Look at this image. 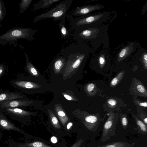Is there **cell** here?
<instances>
[{
    "label": "cell",
    "mask_w": 147,
    "mask_h": 147,
    "mask_svg": "<svg viewBox=\"0 0 147 147\" xmlns=\"http://www.w3.org/2000/svg\"><path fill=\"white\" fill-rule=\"evenodd\" d=\"M89 51L88 46L83 42L69 45L60 52L66 60L63 76H66L78 69L87 58Z\"/></svg>",
    "instance_id": "cell-1"
},
{
    "label": "cell",
    "mask_w": 147,
    "mask_h": 147,
    "mask_svg": "<svg viewBox=\"0 0 147 147\" xmlns=\"http://www.w3.org/2000/svg\"><path fill=\"white\" fill-rule=\"evenodd\" d=\"M110 14L108 12H100L71 18L69 24L76 31L90 28H98L107 21Z\"/></svg>",
    "instance_id": "cell-2"
},
{
    "label": "cell",
    "mask_w": 147,
    "mask_h": 147,
    "mask_svg": "<svg viewBox=\"0 0 147 147\" xmlns=\"http://www.w3.org/2000/svg\"><path fill=\"white\" fill-rule=\"evenodd\" d=\"M38 31L28 28L10 29L0 36V44L4 45L9 43L16 46L18 40L23 39L31 41L35 39L33 36Z\"/></svg>",
    "instance_id": "cell-3"
},
{
    "label": "cell",
    "mask_w": 147,
    "mask_h": 147,
    "mask_svg": "<svg viewBox=\"0 0 147 147\" xmlns=\"http://www.w3.org/2000/svg\"><path fill=\"white\" fill-rule=\"evenodd\" d=\"M73 0H64L50 10L35 16L33 21L36 22L41 20L52 18L54 21H60L65 18L67 12L73 3Z\"/></svg>",
    "instance_id": "cell-4"
},
{
    "label": "cell",
    "mask_w": 147,
    "mask_h": 147,
    "mask_svg": "<svg viewBox=\"0 0 147 147\" xmlns=\"http://www.w3.org/2000/svg\"><path fill=\"white\" fill-rule=\"evenodd\" d=\"M117 118L114 114L110 115L105 122L103 127L101 138L102 142L109 140L116 135L115 129Z\"/></svg>",
    "instance_id": "cell-5"
},
{
    "label": "cell",
    "mask_w": 147,
    "mask_h": 147,
    "mask_svg": "<svg viewBox=\"0 0 147 147\" xmlns=\"http://www.w3.org/2000/svg\"><path fill=\"white\" fill-rule=\"evenodd\" d=\"M98 28H90L78 30L73 34V39L78 42L89 41L96 37L99 33L100 29Z\"/></svg>",
    "instance_id": "cell-6"
},
{
    "label": "cell",
    "mask_w": 147,
    "mask_h": 147,
    "mask_svg": "<svg viewBox=\"0 0 147 147\" xmlns=\"http://www.w3.org/2000/svg\"><path fill=\"white\" fill-rule=\"evenodd\" d=\"M104 7V6L100 4L78 6L72 11L71 15L74 16H82L91 14L94 11L101 9Z\"/></svg>",
    "instance_id": "cell-7"
},
{
    "label": "cell",
    "mask_w": 147,
    "mask_h": 147,
    "mask_svg": "<svg viewBox=\"0 0 147 147\" xmlns=\"http://www.w3.org/2000/svg\"><path fill=\"white\" fill-rule=\"evenodd\" d=\"M6 114L12 119L19 122H22V119L29 116L33 113L18 108H6L3 109Z\"/></svg>",
    "instance_id": "cell-8"
},
{
    "label": "cell",
    "mask_w": 147,
    "mask_h": 147,
    "mask_svg": "<svg viewBox=\"0 0 147 147\" xmlns=\"http://www.w3.org/2000/svg\"><path fill=\"white\" fill-rule=\"evenodd\" d=\"M101 121V119L98 116L90 115L85 117L83 123L88 130L95 132Z\"/></svg>",
    "instance_id": "cell-9"
},
{
    "label": "cell",
    "mask_w": 147,
    "mask_h": 147,
    "mask_svg": "<svg viewBox=\"0 0 147 147\" xmlns=\"http://www.w3.org/2000/svg\"><path fill=\"white\" fill-rule=\"evenodd\" d=\"M33 102L32 101L17 99L0 102V106L3 109L6 108H19L28 106Z\"/></svg>",
    "instance_id": "cell-10"
},
{
    "label": "cell",
    "mask_w": 147,
    "mask_h": 147,
    "mask_svg": "<svg viewBox=\"0 0 147 147\" xmlns=\"http://www.w3.org/2000/svg\"><path fill=\"white\" fill-rule=\"evenodd\" d=\"M11 82L13 87L21 90L36 89L41 87V86L38 84L20 79L13 80L11 81Z\"/></svg>",
    "instance_id": "cell-11"
},
{
    "label": "cell",
    "mask_w": 147,
    "mask_h": 147,
    "mask_svg": "<svg viewBox=\"0 0 147 147\" xmlns=\"http://www.w3.org/2000/svg\"><path fill=\"white\" fill-rule=\"evenodd\" d=\"M0 128L7 130H13L24 134V131L19 127L10 122L2 113H0Z\"/></svg>",
    "instance_id": "cell-12"
},
{
    "label": "cell",
    "mask_w": 147,
    "mask_h": 147,
    "mask_svg": "<svg viewBox=\"0 0 147 147\" xmlns=\"http://www.w3.org/2000/svg\"><path fill=\"white\" fill-rule=\"evenodd\" d=\"M132 84L131 89L134 95L147 97V89L140 81L136 79Z\"/></svg>",
    "instance_id": "cell-13"
},
{
    "label": "cell",
    "mask_w": 147,
    "mask_h": 147,
    "mask_svg": "<svg viewBox=\"0 0 147 147\" xmlns=\"http://www.w3.org/2000/svg\"><path fill=\"white\" fill-rule=\"evenodd\" d=\"M66 60L65 58L59 53L55 57L53 62V67L55 74H58L65 67Z\"/></svg>",
    "instance_id": "cell-14"
},
{
    "label": "cell",
    "mask_w": 147,
    "mask_h": 147,
    "mask_svg": "<svg viewBox=\"0 0 147 147\" xmlns=\"http://www.w3.org/2000/svg\"><path fill=\"white\" fill-rule=\"evenodd\" d=\"M61 1V0H40L34 5L33 9L35 11L39 9L48 8L55 3Z\"/></svg>",
    "instance_id": "cell-15"
},
{
    "label": "cell",
    "mask_w": 147,
    "mask_h": 147,
    "mask_svg": "<svg viewBox=\"0 0 147 147\" xmlns=\"http://www.w3.org/2000/svg\"><path fill=\"white\" fill-rule=\"evenodd\" d=\"M23 97L22 95L19 93L5 92L0 94V102L18 99Z\"/></svg>",
    "instance_id": "cell-16"
},
{
    "label": "cell",
    "mask_w": 147,
    "mask_h": 147,
    "mask_svg": "<svg viewBox=\"0 0 147 147\" xmlns=\"http://www.w3.org/2000/svg\"><path fill=\"white\" fill-rule=\"evenodd\" d=\"M65 22V18H64L60 21L58 24L61 37L64 39L73 36V34L71 33L66 27Z\"/></svg>",
    "instance_id": "cell-17"
},
{
    "label": "cell",
    "mask_w": 147,
    "mask_h": 147,
    "mask_svg": "<svg viewBox=\"0 0 147 147\" xmlns=\"http://www.w3.org/2000/svg\"><path fill=\"white\" fill-rule=\"evenodd\" d=\"M55 110L62 124L64 125L68 120V117L60 104H57L55 106Z\"/></svg>",
    "instance_id": "cell-18"
},
{
    "label": "cell",
    "mask_w": 147,
    "mask_h": 147,
    "mask_svg": "<svg viewBox=\"0 0 147 147\" xmlns=\"http://www.w3.org/2000/svg\"><path fill=\"white\" fill-rule=\"evenodd\" d=\"M24 53L26 59V69L32 76L35 77L39 76V74L38 71L30 61L28 55L26 53Z\"/></svg>",
    "instance_id": "cell-19"
},
{
    "label": "cell",
    "mask_w": 147,
    "mask_h": 147,
    "mask_svg": "<svg viewBox=\"0 0 147 147\" xmlns=\"http://www.w3.org/2000/svg\"><path fill=\"white\" fill-rule=\"evenodd\" d=\"M135 144L133 143L129 144L125 142H115L102 146H98L96 147H135Z\"/></svg>",
    "instance_id": "cell-20"
},
{
    "label": "cell",
    "mask_w": 147,
    "mask_h": 147,
    "mask_svg": "<svg viewBox=\"0 0 147 147\" xmlns=\"http://www.w3.org/2000/svg\"><path fill=\"white\" fill-rule=\"evenodd\" d=\"M133 116L135 119L137 127L138 132L143 135L147 134V125L140 119L136 116Z\"/></svg>",
    "instance_id": "cell-21"
},
{
    "label": "cell",
    "mask_w": 147,
    "mask_h": 147,
    "mask_svg": "<svg viewBox=\"0 0 147 147\" xmlns=\"http://www.w3.org/2000/svg\"><path fill=\"white\" fill-rule=\"evenodd\" d=\"M131 46H127L123 49L118 55V61H120L126 58L131 53Z\"/></svg>",
    "instance_id": "cell-22"
},
{
    "label": "cell",
    "mask_w": 147,
    "mask_h": 147,
    "mask_svg": "<svg viewBox=\"0 0 147 147\" xmlns=\"http://www.w3.org/2000/svg\"><path fill=\"white\" fill-rule=\"evenodd\" d=\"M33 0H22L19 4L20 10L19 12L20 14L22 13L27 10Z\"/></svg>",
    "instance_id": "cell-23"
},
{
    "label": "cell",
    "mask_w": 147,
    "mask_h": 147,
    "mask_svg": "<svg viewBox=\"0 0 147 147\" xmlns=\"http://www.w3.org/2000/svg\"><path fill=\"white\" fill-rule=\"evenodd\" d=\"M124 74V71H122L119 73L113 79L110 83V86L112 87L116 86L122 79Z\"/></svg>",
    "instance_id": "cell-24"
},
{
    "label": "cell",
    "mask_w": 147,
    "mask_h": 147,
    "mask_svg": "<svg viewBox=\"0 0 147 147\" xmlns=\"http://www.w3.org/2000/svg\"><path fill=\"white\" fill-rule=\"evenodd\" d=\"M48 112L52 123L56 127H60L58 119L53 111L51 109H49L48 111Z\"/></svg>",
    "instance_id": "cell-25"
},
{
    "label": "cell",
    "mask_w": 147,
    "mask_h": 147,
    "mask_svg": "<svg viewBox=\"0 0 147 147\" xmlns=\"http://www.w3.org/2000/svg\"><path fill=\"white\" fill-rule=\"evenodd\" d=\"M6 16V9L4 2L0 0V22L2 21Z\"/></svg>",
    "instance_id": "cell-26"
},
{
    "label": "cell",
    "mask_w": 147,
    "mask_h": 147,
    "mask_svg": "<svg viewBox=\"0 0 147 147\" xmlns=\"http://www.w3.org/2000/svg\"><path fill=\"white\" fill-rule=\"evenodd\" d=\"M121 124L124 129H126L128 125V120L126 115H123L121 118Z\"/></svg>",
    "instance_id": "cell-27"
},
{
    "label": "cell",
    "mask_w": 147,
    "mask_h": 147,
    "mask_svg": "<svg viewBox=\"0 0 147 147\" xmlns=\"http://www.w3.org/2000/svg\"><path fill=\"white\" fill-rule=\"evenodd\" d=\"M95 84L92 83H90L86 86V91L87 93H91L95 88Z\"/></svg>",
    "instance_id": "cell-28"
},
{
    "label": "cell",
    "mask_w": 147,
    "mask_h": 147,
    "mask_svg": "<svg viewBox=\"0 0 147 147\" xmlns=\"http://www.w3.org/2000/svg\"><path fill=\"white\" fill-rule=\"evenodd\" d=\"M98 62L100 67H103L106 62L105 58L103 55H101L99 57L98 59Z\"/></svg>",
    "instance_id": "cell-29"
},
{
    "label": "cell",
    "mask_w": 147,
    "mask_h": 147,
    "mask_svg": "<svg viewBox=\"0 0 147 147\" xmlns=\"http://www.w3.org/2000/svg\"><path fill=\"white\" fill-rule=\"evenodd\" d=\"M107 103L111 107H115L117 104L116 100L113 99H108Z\"/></svg>",
    "instance_id": "cell-30"
},
{
    "label": "cell",
    "mask_w": 147,
    "mask_h": 147,
    "mask_svg": "<svg viewBox=\"0 0 147 147\" xmlns=\"http://www.w3.org/2000/svg\"><path fill=\"white\" fill-rule=\"evenodd\" d=\"M142 61L144 67L146 70L147 69V54L146 53H145L143 55Z\"/></svg>",
    "instance_id": "cell-31"
},
{
    "label": "cell",
    "mask_w": 147,
    "mask_h": 147,
    "mask_svg": "<svg viewBox=\"0 0 147 147\" xmlns=\"http://www.w3.org/2000/svg\"><path fill=\"white\" fill-rule=\"evenodd\" d=\"M64 97L67 100H73L76 101V99L74 97L69 95L65 93H62Z\"/></svg>",
    "instance_id": "cell-32"
},
{
    "label": "cell",
    "mask_w": 147,
    "mask_h": 147,
    "mask_svg": "<svg viewBox=\"0 0 147 147\" xmlns=\"http://www.w3.org/2000/svg\"><path fill=\"white\" fill-rule=\"evenodd\" d=\"M136 103L139 106L145 108L147 107V103L146 102H142L137 101L136 102Z\"/></svg>",
    "instance_id": "cell-33"
},
{
    "label": "cell",
    "mask_w": 147,
    "mask_h": 147,
    "mask_svg": "<svg viewBox=\"0 0 147 147\" xmlns=\"http://www.w3.org/2000/svg\"><path fill=\"white\" fill-rule=\"evenodd\" d=\"M83 140L82 139L79 140L71 147H80L83 142Z\"/></svg>",
    "instance_id": "cell-34"
},
{
    "label": "cell",
    "mask_w": 147,
    "mask_h": 147,
    "mask_svg": "<svg viewBox=\"0 0 147 147\" xmlns=\"http://www.w3.org/2000/svg\"><path fill=\"white\" fill-rule=\"evenodd\" d=\"M5 66L3 63L0 64V77L1 76L5 71Z\"/></svg>",
    "instance_id": "cell-35"
},
{
    "label": "cell",
    "mask_w": 147,
    "mask_h": 147,
    "mask_svg": "<svg viewBox=\"0 0 147 147\" xmlns=\"http://www.w3.org/2000/svg\"><path fill=\"white\" fill-rule=\"evenodd\" d=\"M51 141L53 143H55L57 142V140L56 137L53 136L51 138Z\"/></svg>",
    "instance_id": "cell-36"
},
{
    "label": "cell",
    "mask_w": 147,
    "mask_h": 147,
    "mask_svg": "<svg viewBox=\"0 0 147 147\" xmlns=\"http://www.w3.org/2000/svg\"><path fill=\"white\" fill-rule=\"evenodd\" d=\"M72 123L71 122H69L67 125V129H69L72 125Z\"/></svg>",
    "instance_id": "cell-37"
},
{
    "label": "cell",
    "mask_w": 147,
    "mask_h": 147,
    "mask_svg": "<svg viewBox=\"0 0 147 147\" xmlns=\"http://www.w3.org/2000/svg\"><path fill=\"white\" fill-rule=\"evenodd\" d=\"M3 134L0 131V137L1 138L2 137Z\"/></svg>",
    "instance_id": "cell-38"
},
{
    "label": "cell",
    "mask_w": 147,
    "mask_h": 147,
    "mask_svg": "<svg viewBox=\"0 0 147 147\" xmlns=\"http://www.w3.org/2000/svg\"><path fill=\"white\" fill-rule=\"evenodd\" d=\"M1 24H0V27H1Z\"/></svg>",
    "instance_id": "cell-39"
}]
</instances>
